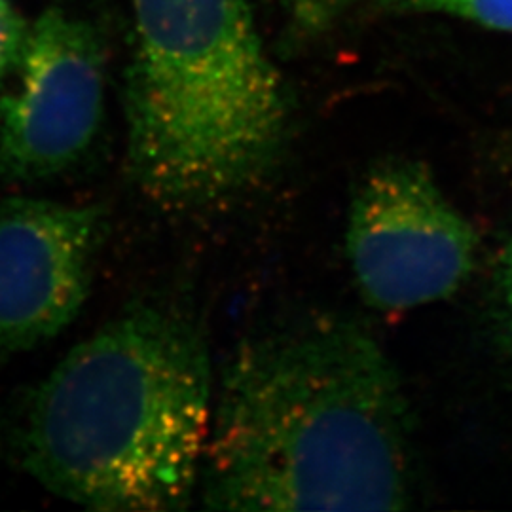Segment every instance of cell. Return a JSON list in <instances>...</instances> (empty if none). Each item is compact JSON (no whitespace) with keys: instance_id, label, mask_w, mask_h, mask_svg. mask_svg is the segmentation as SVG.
<instances>
[{"instance_id":"obj_1","label":"cell","mask_w":512,"mask_h":512,"mask_svg":"<svg viewBox=\"0 0 512 512\" xmlns=\"http://www.w3.org/2000/svg\"><path fill=\"white\" fill-rule=\"evenodd\" d=\"M203 456L213 511H401L410 408L384 348L319 317L245 342L226 366Z\"/></svg>"},{"instance_id":"obj_8","label":"cell","mask_w":512,"mask_h":512,"mask_svg":"<svg viewBox=\"0 0 512 512\" xmlns=\"http://www.w3.org/2000/svg\"><path fill=\"white\" fill-rule=\"evenodd\" d=\"M27 35V25L18 12L0 0V86L12 73Z\"/></svg>"},{"instance_id":"obj_4","label":"cell","mask_w":512,"mask_h":512,"mask_svg":"<svg viewBox=\"0 0 512 512\" xmlns=\"http://www.w3.org/2000/svg\"><path fill=\"white\" fill-rule=\"evenodd\" d=\"M348 258L366 302L406 311L444 300L475 270L478 236L414 160L374 165L348 220Z\"/></svg>"},{"instance_id":"obj_5","label":"cell","mask_w":512,"mask_h":512,"mask_svg":"<svg viewBox=\"0 0 512 512\" xmlns=\"http://www.w3.org/2000/svg\"><path fill=\"white\" fill-rule=\"evenodd\" d=\"M0 93V177L44 183L82 164L105 120V52L90 21L48 8Z\"/></svg>"},{"instance_id":"obj_6","label":"cell","mask_w":512,"mask_h":512,"mask_svg":"<svg viewBox=\"0 0 512 512\" xmlns=\"http://www.w3.org/2000/svg\"><path fill=\"white\" fill-rule=\"evenodd\" d=\"M109 226L103 203L0 200V368L80 315Z\"/></svg>"},{"instance_id":"obj_10","label":"cell","mask_w":512,"mask_h":512,"mask_svg":"<svg viewBox=\"0 0 512 512\" xmlns=\"http://www.w3.org/2000/svg\"><path fill=\"white\" fill-rule=\"evenodd\" d=\"M291 4H294V6H300V8H308L310 6L311 0H289Z\"/></svg>"},{"instance_id":"obj_7","label":"cell","mask_w":512,"mask_h":512,"mask_svg":"<svg viewBox=\"0 0 512 512\" xmlns=\"http://www.w3.org/2000/svg\"><path fill=\"white\" fill-rule=\"evenodd\" d=\"M414 6L469 19L488 29L512 31V0H414Z\"/></svg>"},{"instance_id":"obj_3","label":"cell","mask_w":512,"mask_h":512,"mask_svg":"<svg viewBox=\"0 0 512 512\" xmlns=\"http://www.w3.org/2000/svg\"><path fill=\"white\" fill-rule=\"evenodd\" d=\"M128 173L150 202L205 209L264 179L287 129L283 82L247 0H131Z\"/></svg>"},{"instance_id":"obj_2","label":"cell","mask_w":512,"mask_h":512,"mask_svg":"<svg viewBox=\"0 0 512 512\" xmlns=\"http://www.w3.org/2000/svg\"><path fill=\"white\" fill-rule=\"evenodd\" d=\"M213 416L202 332L139 300L71 349L21 404L14 452L48 492L107 512L183 511Z\"/></svg>"},{"instance_id":"obj_9","label":"cell","mask_w":512,"mask_h":512,"mask_svg":"<svg viewBox=\"0 0 512 512\" xmlns=\"http://www.w3.org/2000/svg\"><path fill=\"white\" fill-rule=\"evenodd\" d=\"M499 289H501L505 321H507V327L512 336V236L503 251L501 264H499Z\"/></svg>"}]
</instances>
